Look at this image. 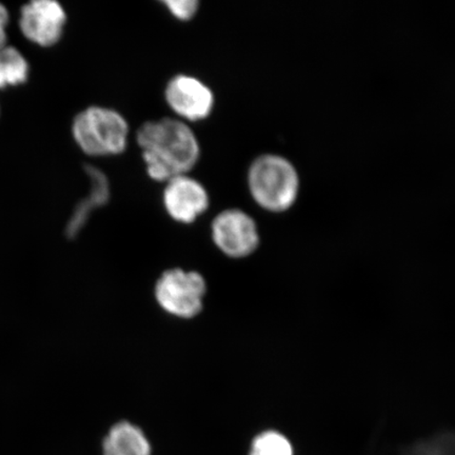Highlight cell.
Returning a JSON list of instances; mask_svg holds the SVG:
<instances>
[{"label": "cell", "instance_id": "obj_4", "mask_svg": "<svg viewBox=\"0 0 455 455\" xmlns=\"http://www.w3.org/2000/svg\"><path fill=\"white\" fill-rule=\"evenodd\" d=\"M206 293L207 283L201 273L180 268L164 271L155 289L161 308L184 320L196 317L202 312Z\"/></svg>", "mask_w": 455, "mask_h": 455}, {"label": "cell", "instance_id": "obj_13", "mask_svg": "<svg viewBox=\"0 0 455 455\" xmlns=\"http://www.w3.org/2000/svg\"><path fill=\"white\" fill-rule=\"evenodd\" d=\"M403 455H455V434L442 435L415 443Z\"/></svg>", "mask_w": 455, "mask_h": 455}, {"label": "cell", "instance_id": "obj_7", "mask_svg": "<svg viewBox=\"0 0 455 455\" xmlns=\"http://www.w3.org/2000/svg\"><path fill=\"white\" fill-rule=\"evenodd\" d=\"M163 204L171 219L189 225L207 212L210 196L201 181L187 174L164 184Z\"/></svg>", "mask_w": 455, "mask_h": 455}, {"label": "cell", "instance_id": "obj_15", "mask_svg": "<svg viewBox=\"0 0 455 455\" xmlns=\"http://www.w3.org/2000/svg\"><path fill=\"white\" fill-rule=\"evenodd\" d=\"M9 21V13L7 9L0 4V49L5 47V42H7V36H5V27H7Z\"/></svg>", "mask_w": 455, "mask_h": 455}, {"label": "cell", "instance_id": "obj_12", "mask_svg": "<svg viewBox=\"0 0 455 455\" xmlns=\"http://www.w3.org/2000/svg\"><path fill=\"white\" fill-rule=\"evenodd\" d=\"M248 455H294L291 441L276 429H265L250 443Z\"/></svg>", "mask_w": 455, "mask_h": 455}, {"label": "cell", "instance_id": "obj_1", "mask_svg": "<svg viewBox=\"0 0 455 455\" xmlns=\"http://www.w3.org/2000/svg\"><path fill=\"white\" fill-rule=\"evenodd\" d=\"M136 141L148 176L157 183L166 184L189 174L201 158V145L195 131L176 117L142 124L136 132Z\"/></svg>", "mask_w": 455, "mask_h": 455}, {"label": "cell", "instance_id": "obj_10", "mask_svg": "<svg viewBox=\"0 0 455 455\" xmlns=\"http://www.w3.org/2000/svg\"><path fill=\"white\" fill-rule=\"evenodd\" d=\"M90 180L89 196L79 202L67 226V235L74 237L83 230L91 213L94 210L104 207L111 197V186L108 176L94 166H85Z\"/></svg>", "mask_w": 455, "mask_h": 455}, {"label": "cell", "instance_id": "obj_14", "mask_svg": "<svg viewBox=\"0 0 455 455\" xmlns=\"http://www.w3.org/2000/svg\"><path fill=\"white\" fill-rule=\"evenodd\" d=\"M162 4L168 12L180 21H189L195 19L199 10L197 0H166Z\"/></svg>", "mask_w": 455, "mask_h": 455}, {"label": "cell", "instance_id": "obj_9", "mask_svg": "<svg viewBox=\"0 0 455 455\" xmlns=\"http://www.w3.org/2000/svg\"><path fill=\"white\" fill-rule=\"evenodd\" d=\"M102 455H151L152 447L144 430L128 419L114 423L101 441Z\"/></svg>", "mask_w": 455, "mask_h": 455}, {"label": "cell", "instance_id": "obj_11", "mask_svg": "<svg viewBox=\"0 0 455 455\" xmlns=\"http://www.w3.org/2000/svg\"><path fill=\"white\" fill-rule=\"evenodd\" d=\"M28 67L19 50L0 49V89L27 82Z\"/></svg>", "mask_w": 455, "mask_h": 455}, {"label": "cell", "instance_id": "obj_8", "mask_svg": "<svg viewBox=\"0 0 455 455\" xmlns=\"http://www.w3.org/2000/svg\"><path fill=\"white\" fill-rule=\"evenodd\" d=\"M67 21L64 8L52 0H37L21 9L20 28L31 42L50 47L59 43Z\"/></svg>", "mask_w": 455, "mask_h": 455}, {"label": "cell", "instance_id": "obj_5", "mask_svg": "<svg viewBox=\"0 0 455 455\" xmlns=\"http://www.w3.org/2000/svg\"><path fill=\"white\" fill-rule=\"evenodd\" d=\"M212 236L221 253L231 259H244L259 248V227L251 215L237 208L226 209L215 216Z\"/></svg>", "mask_w": 455, "mask_h": 455}, {"label": "cell", "instance_id": "obj_3", "mask_svg": "<svg viewBox=\"0 0 455 455\" xmlns=\"http://www.w3.org/2000/svg\"><path fill=\"white\" fill-rule=\"evenodd\" d=\"M73 138L90 156H117L126 151L130 126L126 117L111 108L93 106L74 118Z\"/></svg>", "mask_w": 455, "mask_h": 455}, {"label": "cell", "instance_id": "obj_2", "mask_svg": "<svg viewBox=\"0 0 455 455\" xmlns=\"http://www.w3.org/2000/svg\"><path fill=\"white\" fill-rule=\"evenodd\" d=\"M250 196L266 212H287L297 201L299 178L292 163L277 155L256 157L247 172Z\"/></svg>", "mask_w": 455, "mask_h": 455}, {"label": "cell", "instance_id": "obj_6", "mask_svg": "<svg viewBox=\"0 0 455 455\" xmlns=\"http://www.w3.org/2000/svg\"><path fill=\"white\" fill-rule=\"evenodd\" d=\"M164 95L176 118L187 124L204 121L214 109L215 96L212 88L188 74H179L171 78Z\"/></svg>", "mask_w": 455, "mask_h": 455}]
</instances>
